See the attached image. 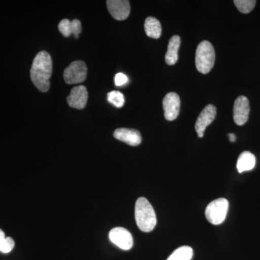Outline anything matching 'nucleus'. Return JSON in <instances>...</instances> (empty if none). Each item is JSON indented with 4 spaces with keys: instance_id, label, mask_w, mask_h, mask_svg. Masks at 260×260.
<instances>
[{
    "instance_id": "nucleus-10",
    "label": "nucleus",
    "mask_w": 260,
    "mask_h": 260,
    "mask_svg": "<svg viewBox=\"0 0 260 260\" xmlns=\"http://www.w3.org/2000/svg\"><path fill=\"white\" fill-rule=\"evenodd\" d=\"M108 10L116 20H124L129 17L130 4L127 0H108Z\"/></svg>"
},
{
    "instance_id": "nucleus-21",
    "label": "nucleus",
    "mask_w": 260,
    "mask_h": 260,
    "mask_svg": "<svg viewBox=\"0 0 260 260\" xmlns=\"http://www.w3.org/2000/svg\"><path fill=\"white\" fill-rule=\"evenodd\" d=\"M127 82L128 78L126 75L119 73H117V74L115 75V78H114V83H115L116 86H121V85H124V84H126Z\"/></svg>"
},
{
    "instance_id": "nucleus-24",
    "label": "nucleus",
    "mask_w": 260,
    "mask_h": 260,
    "mask_svg": "<svg viewBox=\"0 0 260 260\" xmlns=\"http://www.w3.org/2000/svg\"><path fill=\"white\" fill-rule=\"evenodd\" d=\"M4 240H5V239H4ZM4 240L0 241V248H1L2 244H3V241H4Z\"/></svg>"
},
{
    "instance_id": "nucleus-23",
    "label": "nucleus",
    "mask_w": 260,
    "mask_h": 260,
    "mask_svg": "<svg viewBox=\"0 0 260 260\" xmlns=\"http://www.w3.org/2000/svg\"><path fill=\"white\" fill-rule=\"evenodd\" d=\"M5 238L6 237H5V234L4 232H3V231L2 230V229H0V241L4 240Z\"/></svg>"
},
{
    "instance_id": "nucleus-7",
    "label": "nucleus",
    "mask_w": 260,
    "mask_h": 260,
    "mask_svg": "<svg viewBox=\"0 0 260 260\" xmlns=\"http://www.w3.org/2000/svg\"><path fill=\"white\" fill-rule=\"evenodd\" d=\"M162 107L165 119L168 121L175 120L180 111V98L174 92L167 94L162 100Z\"/></svg>"
},
{
    "instance_id": "nucleus-15",
    "label": "nucleus",
    "mask_w": 260,
    "mask_h": 260,
    "mask_svg": "<svg viewBox=\"0 0 260 260\" xmlns=\"http://www.w3.org/2000/svg\"><path fill=\"white\" fill-rule=\"evenodd\" d=\"M256 164V158L254 154L249 151H244L239 155L238 158L237 168L239 173L251 171L254 169Z\"/></svg>"
},
{
    "instance_id": "nucleus-19",
    "label": "nucleus",
    "mask_w": 260,
    "mask_h": 260,
    "mask_svg": "<svg viewBox=\"0 0 260 260\" xmlns=\"http://www.w3.org/2000/svg\"><path fill=\"white\" fill-rule=\"evenodd\" d=\"M234 3L241 13L246 14V13H250L251 10L254 9L256 1L254 0H234Z\"/></svg>"
},
{
    "instance_id": "nucleus-18",
    "label": "nucleus",
    "mask_w": 260,
    "mask_h": 260,
    "mask_svg": "<svg viewBox=\"0 0 260 260\" xmlns=\"http://www.w3.org/2000/svg\"><path fill=\"white\" fill-rule=\"evenodd\" d=\"M108 102L114 105L116 108H121L124 106L125 99H124V95L119 91L109 92L107 94Z\"/></svg>"
},
{
    "instance_id": "nucleus-2",
    "label": "nucleus",
    "mask_w": 260,
    "mask_h": 260,
    "mask_svg": "<svg viewBox=\"0 0 260 260\" xmlns=\"http://www.w3.org/2000/svg\"><path fill=\"white\" fill-rule=\"evenodd\" d=\"M135 216L137 225L142 232H152L156 225L157 218L155 210L146 198H140L137 200Z\"/></svg>"
},
{
    "instance_id": "nucleus-9",
    "label": "nucleus",
    "mask_w": 260,
    "mask_h": 260,
    "mask_svg": "<svg viewBox=\"0 0 260 260\" xmlns=\"http://www.w3.org/2000/svg\"><path fill=\"white\" fill-rule=\"evenodd\" d=\"M250 112L249 99L244 95H241L236 99L234 106V119L239 126L244 125L248 121Z\"/></svg>"
},
{
    "instance_id": "nucleus-3",
    "label": "nucleus",
    "mask_w": 260,
    "mask_h": 260,
    "mask_svg": "<svg viewBox=\"0 0 260 260\" xmlns=\"http://www.w3.org/2000/svg\"><path fill=\"white\" fill-rule=\"evenodd\" d=\"M215 60V49L211 43L208 41L200 42L195 55L197 70L203 74H208L213 69Z\"/></svg>"
},
{
    "instance_id": "nucleus-12",
    "label": "nucleus",
    "mask_w": 260,
    "mask_h": 260,
    "mask_svg": "<svg viewBox=\"0 0 260 260\" xmlns=\"http://www.w3.org/2000/svg\"><path fill=\"white\" fill-rule=\"evenodd\" d=\"M114 138L131 146H138L142 142V136L139 131L127 128L116 129L114 133Z\"/></svg>"
},
{
    "instance_id": "nucleus-4",
    "label": "nucleus",
    "mask_w": 260,
    "mask_h": 260,
    "mask_svg": "<svg viewBox=\"0 0 260 260\" xmlns=\"http://www.w3.org/2000/svg\"><path fill=\"white\" fill-rule=\"evenodd\" d=\"M229 206V201L225 198L213 200L207 206L205 216L210 223L220 225L226 218Z\"/></svg>"
},
{
    "instance_id": "nucleus-14",
    "label": "nucleus",
    "mask_w": 260,
    "mask_h": 260,
    "mask_svg": "<svg viewBox=\"0 0 260 260\" xmlns=\"http://www.w3.org/2000/svg\"><path fill=\"white\" fill-rule=\"evenodd\" d=\"M181 45V39L179 36H174L171 38L168 44L167 52L165 60L167 64L174 65L178 61V51Z\"/></svg>"
},
{
    "instance_id": "nucleus-5",
    "label": "nucleus",
    "mask_w": 260,
    "mask_h": 260,
    "mask_svg": "<svg viewBox=\"0 0 260 260\" xmlns=\"http://www.w3.org/2000/svg\"><path fill=\"white\" fill-rule=\"evenodd\" d=\"M86 64L83 61H74L64 71L65 83L73 85L83 83L87 77Z\"/></svg>"
},
{
    "instance_id": "nucleus-11",
    "label": "nucleus",
    "mask_w": 260,
    "mask_h": 260,
    "mask_svg": "<svg viewBox=\"0 0 260 260\" xmlns=\"http://www.w3.org/2000/svg\"><path fill=\"white\" fill-rule=\"evenodd\" d=\"M88 93L86 87L78 85L71 90L69 96L67 98V102L70 107L77 109H83L86 107Z\"/></svg>"
},
{
    "instance_id": "nucleus-16",
    "label": "nucleus",
    "mask_w": 260,
    "mask_h": 260,
    "mask_svg": "<svg viewBox=\"0 0 260 260\" xmlns=\"http://www.w3.org/2000/svg\"><path fill=\"white\" fill-rule=\"evenodd\" d=\"M145 31L148 37L158 39L161 36L162 27L160 22L153 17H148L145 22Z\"/></svg>"
},
{
    "instance_id": "nucleus-6",
    "label": "nucleus",
    "mask_w": 260,
    "mask_h": 260,
    "mask_svg": "<svg viewBox=\"0 0 260 260\" xmlns=\"http://www.w3.org/2000/svg\"><path fill=\"white\" fill-rule=\"evenodd\" d=\"M109 239L113 244L124 251L129 250L133 246V237L131 233L122 227L112 229L109 234Z\"/></svg>"
},
{
    "instance_id": "nucleus-17",
    "label": "nucleus",
    "mask_w": 260,
    "mask_h": 260,
    "mask_svg": "<svg viewBox=\"0 0 260 260\" xmlns=\"http://www.w3.org/2000/svg\"><path fill=\"white\" fill-rule=\"evenodd\" d=\"M192 256L193 249L190 246H184L176 249L167 260H191Z\"/></svg>"
},
{
    "instance_id": "nucleus-22",
    "label": "nucleus",
    "mask_w": 260,
    "mask_h": 260,
    "mask_svg": "<svg viewBox=\"0 0 260 260\" xmlns=\"http://www.w3.org/2000/svg\"><path fill=\"white\" fill-rule=\"evenodd\" d=\"M229 140H230L232 143H234L237 140V138H236V135L233 134V133H231V134H229Z\"/></svg>"
},
{
    "instance_id": "nucleus-20",
    "label": "nucleus",
    "mask_w": 260,
    "mask_h": 260,
    "mask_svg": "<svg viewBox=\"0 0 260 260\" xmlns=\"http://www.w3.org/2000/svg\"><path fill=\"white\" fill-rule=\"evenodd\" d=\"M15 246V242L11 237H6L5 240L3 241L2 244L1 248H0V251L5 254L9 253L13 250Z\"/></svg>"
},
{
    "instance_id": "nucleus-8",
    "label": "nucleus",
    "mask_w": 260,
    "mask_h": 260,
    "mask_svg": "<svg viewBox=\"0 0 260 260\" xmlns=\"http://www.w3.org/2000/svg\"><path fill=\"white\" fill-rule=\"evenodd\" d=\"M216 108L212 104L205 107L200 113L195 123V129L199 138H203L204 136L205 129L213 122L216 116Z\"/></svg>"
},
{
    "instance_id": "nucleus-1",
    "label": "nucleus",
    "mask_w": 260,
    "mask_h": 260,
    "mask_svg": "<svg viewBox=\"0 0 260 260\" xmlns=\"http://www.w3.org/2000/svg\"><path fill=\"white\" fill-rule=\"evenodd\" d=\"M52 75V59L46 51L38 53L32 61L30 69V78L32 83L40 91L47 92L50 88V80Z\"/></svg>"
},
{
    "instance_id": "nucleus-13",
    "label": "nucleus",
    "mask_w": 260,
    "mask_h": 260,
    "mask_svg": "<svg viewBox=\"0 0 260 260\" xmlns=\"http://www.w3.org/2000/svg\"><path fill=\"white\" fill-rule=\"evenodd\" d=\"M58 28L64 37H69L72 34H74L75 38H78L82 32L81 23L78 19L72 21L68 19H63L58 25Z\"/></svg>"
}]
</instances>
